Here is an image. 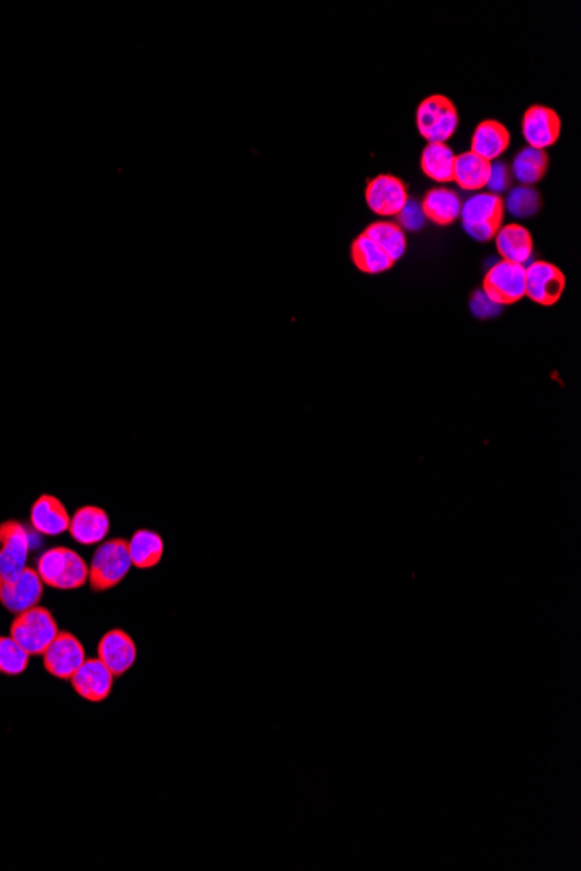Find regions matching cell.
Masks as SVG:
<instances>
[{
  "label": "cell",
  "mask_w": 581,
  "mask_h": 871,
  "mask_svg": "<svg viewBox=\"0 0 581 871\" xmlns=\"http://www.w3.org/2000/svg\"><path fill=\"white\" fill-rule=\"evenodd\" d=\"M364 235L373 240L374 244L380 247L381 251L387 254L388 258L394 261V263L401 260L404 253H406V249H408V240H406L404 230L399 225H395V223L378 221V223L369 225L364 230Z\"/></svg>",
  "instance_id": "obj_24"
},
{
  "label": "cell",
  "mask_w": 581,
  "mask_h": 871,
  "mask_svg": "<svg viewBox=\"0 0 581 871\" xmlns=\"http://www.w3.org/2000/svg\"><path fill=\"white\" fill-rule=\"evenodd\" d=\"M505 207L514 218H533L541 207L540 193L533 187H515L508 192Z\"/></svg>",
  "instance_id": "obj_27"
},
{
  "label": "cell",
  "mask_w": 581,
  "mask_h": 871,
  "mask_svg": "<svg viewBox=\"0 0 581 871\" xmlns=\"http://www.w3.org/2000/svg\"><path fill=\"white\" fill-rule=\"evenodd\" d=\"M44 595V583L37 569L28 567L13 581L0 578V604L13 614L39 606Z\"/></svg>",
  "instance_id": "obj_9"
},
{
  "label": "cell",
  "mask_w": 581,
  "mask_h": 871,
  "mask_svg": "<svg viewBox=\"0 0 581 871\" xmlns=\"http://www.w3.org/2000/svg\"><path fill=\"white\" fill-rule=\"evenodd\" d=\"M98 658L108 666L114 677H121L136 661V644L129 633L114 628L101 637Z\"/></svg>",
  "instance_id": "obj_14"
},
{
  "label": "cell",
  "mask_w": 581,
  "mask_h": 871,
  "mask_svg": "<svg viewBox=\"0 0 581 871\" xmlns=\"http://www.w3.org/2000/svg\"><path fill=\"white\" fill-rule=\"evenodd\" d=\"M37 572L44 586L68 592L82 588L89 581V566L79 553L67 546H54L37 560Z\"/></svg>",
  "instance_id": "obj_1"
},
{
  "label": "cell",
  "mask_w": 581,
  "mask_h": 871,
  "mask_svg": "<svg viewBox=\"0 0 581 871\" xmlns=\"http://www.w3.org/2000/svg\"><path fill=\"white\" fill-rule=\"evenodd\" d=\"M399 227L406 228L408 232H420L425 227V214L418 200L408 199L406 206L402 207L401 213L397 214Z\"/></svg>",
  "instance_id": "obj_28"
},
{
  "label": "cell",
  "mask_w": 581,
  "mask_h": 871,
  "mask_svg": "<svg viewBox=\"0 0 581 871\" xmlns=\"http://www.w3.org/2000/svg\"><path fill=\"white\" fill-rule=\"evenodd\" d=\"M482 293L501 306L514 305L526 296V266L500 261L489 268Z\"/></svg>",
  "instance_id": "obj_7"
},
{
  "label": "cell",
  "mask_w": 581,
  "mask_h": 871,
  "mask_svg": "<svg viewBox=\"0 0 581 871\" xmlns=\"http://www.w3.org/2000/svg\"><path fill=\"white\" fill-rule=\"evenodd\" d=\"M133 566L126 539H108L101 543L89 566V585L94 593L107 592L126 579Z\"/></svg>",
  "instance_id": "obj_2"
},
{
  "label": "cell",
  "mask_w": 581,
  "mask_h": 871,
  "mask_svg": "<svg viewBox=\"0 0 581 871\" xmlns=\"http://www.w3.org/2000/svg\"><path fill=\"white\" fill-rule=\"evenodd\" d=\"M491 162L481 159L475 153L458 155L455 160V183L463 190H481L488 185Z\"/></svg>",
  "instance_id": "obj_23"
},
{
  "label": "cell",
  "mask_w": 581,
  "mask_h": 871,
  "mask_svg": "<svg viewBox=\"0 0 581 871\" xmlns=\"http://www.w3.org/2000/svg\"><path fill=\"white\" fill-rule=\"evenodd\" d=\"M561 117L552 108L533 105L522 119V134L528 147L545 150L561 138Z\"/></svg>",
  "instance_id": "obj_12"
},
{
  "label": "cell",
  "mask_w": 581,
  "mask_h": 871,
  "mask_svg": "<svg viewBox=\"0 0 581 871\" xmlns=\"http://www.w3.org/2000/svg\"><path fill=\"white\" fill-rule=\"evenodd\" d=\"M30 534L20 520L0 524V578L13 581L27 569Z\"/></svg>",
  "instance_id": "obj_6"
},
{
  "label": "cell",
  "mask_w": 581,
  "mask_h": 871,
  "mask_svg": "<svg viewBox=\"0 0 581 871\" xmlns=\"http://www.w3.org/2000/svg\"><path fill=\"white\" fill-rule=\"evenodd\" d=\"M510 147V131L498 120H484L472 136V150L481 159L493 162Z\"/></svg>",
  "instance_id": "obj_18"
},
{
  "label": "cell",
  "mask_w": 581,
  "mask_h": 871,
  "mask_svg": "<svg viewBox=\"0 0 581 871\" xmlns=\"http://www.w3.org/2000/svg\"><path fill=\"white\" fill-rule=\"evenodd\" d=\"M352 260L361 272L371 273V275L387 272L394 266V261L390 260L387 254L383 253L380 247L364 233H361L352 244Z\"/></svg>",
  "instance_id": "obj_25"
},
{
  "label": "cell",
  "mask_w": 581,
  "mask_h": 871,
  "mask_svg": "<svg viewBox=\"0 0 581 871\" xmlns=\"http://www.w3.org/2000/svg\"><path fill=\"white\" fill-rule=\"evenodd\" d=\"M406 185L392 174H380L369 181L366 188V202L374 214L397 216L408 202Z\"/></svg>",
  "instance_id": "obj_11"
},
{
  "label": "cell",
  "mask_w": 581,
  "mask_h": 871,
  "mask_svg": "<svg viewBox=\"0 0 581 871\" xmlns=\"http://www.w3.org/2000/svg\"><path fill=\"white\" fill-rule=\"evenodd\" d=\"M510 183H512V173H510L507 164L500 162V160L491 164V173H489L488 185H486L489 192L500 195V193L507 192Z\"/></svg>",
  "instance_id": "obj_30"
},
{
  "label": "cell",
  "mask_w": 581,
  "mask_h": 871,
  "mask_svg": "<svg viewBox=\"0 0 581 871\" xmlns=\"http://www.w3.org/2000/svg\"><path fill=\"white\" fill-rule=\"evenodd\" d=\"M496 249L500 253L501 261L526 265L533 254V235L528 228L521 225H507L501 227L496 233Z\"/></svg>",
  "instance_id": "obj_19"
},
{
  "label": "cell",
  "mask_w": 581,
  "mask_h": 871,
  "mask_svg": "<svg viewBox=\"0 0 581 871\" xmlns=\"http://www.w3.org/2000/svg\"><path fill=\"white\" fill-rule=\"evenodd\" d=\"M30 522L42 536H60L68 531L70 515L60 499L51 494H42L32 506Z\"/></svg>",
  "instance_id": "obj_16"
},
{
  "label": "cell",
  "mask_w": 581,
  "mask_h": 871,
  "mask_svg": "<svg viewBox=\"0 0 581 871\" xmlns=\"http://www.w3.org/2000/svg\"><path fill=\"white\" fill-rule=\"evenodd\" d=\"M456 155L446 143H428L421 153V171L437 183L455 181Z\"/></svg>",
  "instance_id": "obj_20"
},
{
  "label": "cell",
  "mask_w": 581,
  "mask_h": 871,
  "mask_svg": "<svg viewBox=\"0 0 581 871\" xmlns=\"http://www.w3.org/2000/svg\"><path fill=\"white\" fill-rule=\"evenodd\" d=\"M68 532L79 545H98L110 532L108 513L100 506H82L70 519Z\"/></svg>",
  "instance_id": "obj_15"
},
{
  "label": "cell",
  "mask_w": 581,
  "mask_h": 871,
  "mask_svg": "<svg viewBox=\"0 0 581 871\" xmlns=\"http://www.w3.org/2000/svg\"><path fill=\"white\" fill-rule=\"evenodd\" d=\"M548 164H550V157L545 150L526 147L515 155L510 173L514 174L515 180L519 181L521 185L531 187L545 178Z\"/></svg>",
  "instance_id": "obj_22"
},
{
  "label": "cell",
  "mask_w": 581,
  "mask_h": 871,
  "mask_svg": "<svg viewBox=\"0 0 581 871\" xmlns=\"http://www.w3.org/2000/svg\"><path fill=\"white\" fill-rule=\"evenodd\" d=\"M458 122L455 103L442 94L428 96L416 110V127L428 143H446L458 129Z\"/></svg>",
  "instance_id": "obj_5"
},
{
  "label": "cell",
  "mask_w": 581,
  "mask_h": 871,
  "mask_svg": "<svg viewBox=\"0 0 581 871\" xmlns=\"http://www.w3.org/2000/svg\"><path fill=\"white\" fill-rule=\"evenodd\" d=\"M30 665V654L11 637H0V673L18 677Z\"/></svg>",
  "instance_id": "obj_26"
},
{
  "label": "cell",
  "mask_w": 581,
  "mask_h": 871,
  "mask_svg": "<svg viewBox=\"0 0 581 871\" xmlns=\"http://www.w3.org/2000/svg\"><path fill=\"white\" fill-rule=\"evenodd\" d=\"M9 632V637L16 640L30 656H42L60 633V628L49 609L34 606L16 614Z\"/></svg>",
  "instance_id": "obj_4"
},
{
  "label": "cell",
  "mask_w": 581,
  "mask_h": 871,
  "mask_svg": "<svg viewBox=\"0 0 581 871\" xmlns=\"http://www.w3.org/2000/svg\"><path fill=\"white\" fill-rule=\"evenodd\" d=\"M114 675L100 658H87L70 679L75 692L89 703H101L114 689Z\"/></svg>",
  "instance_id": "obj_13"
},
{
  "label": "cell",
  "mask_w": 581,
  "mask_h": 871,
  "mask_svg": "<svg viewBox=\"0 0 581 871\" xmlns=\"http://www.w3.org/2000/svg\"><path fill=\"white\" fill-rule=\"evenodd\" d=\"M129 543V557L134 567L138 569H150L159 566L164 555V541L161 534L148 529H140L133 534Z\"/></svg>",
  "instance_id": "obj_21"
},
{
  "label": "cell",
  "mask_w": 581,
  "mask_h": 871,
  "mask_svg": "<svg viewBox=\"0 0 581 871\" xmlns=\"http://www.w3.org/2000/svg\"><path fill=\"white\" fill-rule=\"evenodd\" d=\"M470 310H472L477 319H495V317H498L503 312V306L495 303L482 291H477L472 296V301H470Z\"/></svg>",
  "instance_id": "obj_29"
},
{
  "label": "cell",
  "mask_w": 581,
  "mask_h": 871,
  "mask_svg": "<svg viewBox=\"0 0 581 871\" xmlns=\"http://www.w3.org/2000/svg\"><path fill=\"white\" fill-rule=\"evenodd\" d=\"M420 204L425 218L439 227L453 225L460 218V197L449 188L439 187L428 190Z\"/></svg>",
  "instance_id": "obj_17"
},
{
  "label": "cell",
  "mask_w": 581,
  "mask_h": 871,
  "mask_svg": "<svg viewBox=\"0 0 581 871\" xmlns=\"http://www.w3.org/2000/svg\"><path fill=\"white\" fill-rule=\"evenodd\" d=\"M461 225L477 242H489L500 232L505 218V202L495 193H477L461 204Z\"/></svg>",
  "instance_id": "obj_3"
},
{
  "label": "cell",
  "mask_w": 581,
  "mask_h": 871,
  "mask_svg": "<svg viewBox=\"0 0 581 871\" xmlns=\"http://www.w3.org/2000/svg\"><path fill=\"white\" fill-rule=\"evenodd\" d=\"M86 659L84 645L70 632L58 633L42 654L46 672L60 680L72 679Z\"/></svg>",
  "instance_id": "obj_8"
},
{
  "label": "cell",
  "mask_w": 581,
  "mask_h": 871,
  "mask_svg": "<svg viewBox=\"0 0 581 871\" xmlns=\"http://www.w3.org/2000/svg\"><path fill=\"white\" fill-rule=\"evenodd\" d=\"M566 289L564 273L547 261H535L526 268V296L541 306H552L561 300Z\"/></svg>",
  "instance_id": "obj_10"
}]
</instances>
